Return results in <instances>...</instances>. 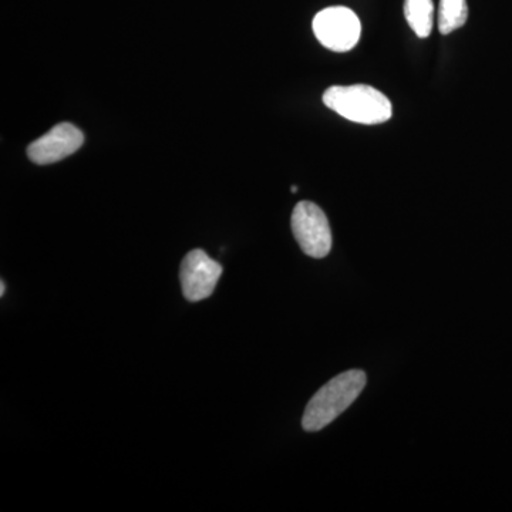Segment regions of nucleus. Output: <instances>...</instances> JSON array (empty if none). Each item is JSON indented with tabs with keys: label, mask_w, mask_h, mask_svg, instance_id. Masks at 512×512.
<instances>
[{
	"label": "nucleus",
	"mask_w": 512,
	"mask_h": 512,
	"mask_svg": "<svg viewBox=\"0 0 512 512\" xmlns=\"http://www.w3.org/2000/svg\"><path fill=\"white\" fill-rule=\"evenodd\" d=\"M363 370H348L326 383L315 393L303 413L302 426L306 431H319L346 412L365 389Z\"/></svg>",
	"instance_id": "obj_1"
},
{
	"label": "nucleus",
	"mask_w": 512,
	"mask_h": 512,
	"mask_svg": "<svg viewBox=\"0 0 512 512\" xmlns=\"http://www.w3.org/2000/svg\"><path fill=\"white\" fill-rule=\"evenodd\" d=\"M323 103L343 119L366 126L386 123L393 113L390 100L366 84L330 87L323 93Z\"/></svg>",
	"instance_id": "obj_2"
},
{
	"label": "nucleus",
	"mask_w": 512,
	"mask_h": 512,
	"mask_svg": "<svg viewBox=\"0 0 512 512\" xmlns=\"http://www.w3.org/2000/svg\"><path fill=\"white\" fill-rule=\"evenodd\" d=\"M312 28L320 45L338 53L352 50L362 35V23L356 13L345 6L320 10L313 19Z\"/></svg>",
	"instance_id": "obj_3"
},
{
	"label": "nucleus",
	"mask_w": 512,
	"mask_h": 512,
	"mask_svg": "<svg viewBox=\"0 0 512 512\" xmlns=\"http://www.w3.org/2000/svg\"><path fill=\"white\" fill-rule=\"evenodd\" d=\"M292 232L299 247L311 258L322 259L332 249V231L328 217L318 205L302 201L292 214Z\"/></svg>",
	"instance_id": "obj_4"
},
{
	"label": "nucleus",
	"mask_w": 512,
	"mask_h": 512,
	"mask_svg": "<svg viewBox=\"0 0 512 512\" xmlns=\"http://www.w3.org/2000/svg\"><path fill=\"white\" fill-rule=\"evenodd\" d=\"M222 265L202 249H194L185 255L181 264V288L185 299L200 302L210 298L222 275Z\"/></svg>",
	"instance_id": "obj_5"
},
{
	"label": "nucleus",
	"mask_w": 512,
	"mask_h": 512,
	"mask_svg": "<svg viewBox=\"0 0 512 512\" xmlns=\"http://www.w3.org/2000/svg\"><path fill=\"white\" fill-rule=\"evenodd\" d=\"M84 136L70 123L57 124L28 147V157L37 165L55 164L83 146Z\"/></svg>",
	"instance_id": "obj_6"
},
{
	"label": "nucleus",
	"mask_w": 512,
	"mask_h": 512,
	"mask_svg": "<svg viewBox=\"0 0 512 512\" xmlns=\"http://www.w3.org/2000/svg\"><path fill=\"white\" fill-rule=\"evenodd\" d=\"M404 16L413 32L426 39L433 30V0H404Z\"/></svg>",
	"instance_id": "obj_7"
},
{
	"label": "nucleus",
	"mask_w": 512,
	"mask_h": 512,
	"mask_svg": "<svg viewBox=\"0 0 512 512\" xmlns=\"http://www.w3.org/2000/svg\"><path fill=\"white\" fill-rule=\"evenodd\" d=\"M468 19L467 0H440L439 30L441 35H450L463 28Z\"/></svg>",
	"instance_id": "obj_8"
},
{
	"label": "nucleus",
	"mask_w": 512,
	"mask_h": 512,
	"mask_svg": "<svg viewBox=\"0 0 512 512\" xmlns=\"http://www.w3.org/2000/svg\"><path fill=\"white\" fill-rule=\"evenodd\" d=\"M0 285H2V288H0V295L3 296V295H5V292H6L5 291V289H6L5 288V282L2 281V284H0Z\"/></svg>",
	"instance_id": "obj_9"
}]
</instances>
